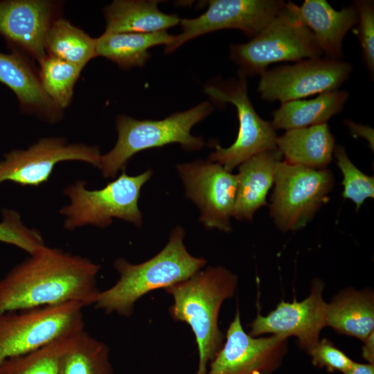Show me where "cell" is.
Masks as SVG:
<instances>
[{
  "label": "cell",
  "mask_w": 374,
  "mask_h": 374,
  "mask_svg": "<svg viewBox=\"0 0 374 374\" xmlns=\"http://www.w3.org/2000/svg\"><path fill=\"white\" fill-rule=\"evenodd\" d=\"M324 283L315 279L310 294L303 300L285 302L282 300L276 308L266 316L258 313L251 323V336L264 334L288 339L297 338L300 348L308 353L319 341L320 332L326 327L327 303L323 292Z\"/></svg>",
  "instance_id": "obj_15"
},
{
  "label": "cell",
  "mask_w": 374,
  "mask_h": 374,
  "mask_svg": "<svg viewBox=\"0 0 374 374\" xmlns=\"http://www.w3.org/2000/svg\"><path fill=\"white\" fill-rule=\"evenodd\" d=\"M83 308L69 302L0 314V363L84 330Z\"/></svg>",
  "instance_id": "obj_7"
},
{
  "label": "cell",
  "mask_w": 374,
  "mask_h": 374,
  "mask_svg": "<svg viewBox=\"0 0 374 374\" xmlns=\"http://www.w3.org/2000/svg\"><path fill=\"white\" fill-rule=\"evenodd\" d=\"M100 149L84 143L67 144L62 137H45L27 150H12L0 161V184L12 181L38 186L47 181L55 166L63 161H82L98 167Z\"/></svg>",
  "instance_id": "obj_14"
},
{
  "label": "cell",
  "mask_w": 374,
  "mask_h": 374,
  "mask_svg": "<svg viewBox=\"0 0 374 374\" xmlns=\"http://www.w3.org/2000/svg\"><path fill=\"white\" fill-rule=\"evenodd\" d=\"M152 175L150 169L136 176H130L123 170L118 178L99 190L87 189L84 181L69 185L64 193L71 204L60 211L66 217L64 228L69 231L85 225L105 228L114 217L140 226L143 223L138 206L140 191Z\"/></svg>",
  "instance_id": "obj_6"
},
{
  "label": "cell",
  "mask_w": 374,
  "mask_h": 374,
  "mask_svg": "<svg viewBox=\"0 0 374 374\" xmlns=\"http://www.w3.org/2000/svg\"><path fill=\"white\" fill-rule=\"evenodd\" d=\"M176 35L166 30L149 33H104L96 39L97 56H103L123 69L143 66L150 57L148 49L157 45L172 44Z\"/></svg>",
  "instance_id": "obj_24"
},
{
  "label": "cell",
  "mask_w": 374,
  "mask_h": 374,
  "mask_svg": "<svg viewBox=\"0 0 374 374\" xmlns=\"http://www.w3.org/2000/svg\"><path fill=\"white\" fill-rule=\"evenodd\" d=\"M213 111L208 102L188 110L175 113L162 120H137L120 114L116 120L118 140L114 147L100 156L98 168L103 176L114 177L124 170L128 160L146 149L179 143L188 151L200 150L204 145L202 136L190 134L192 127Z\"/></svg>",
  "instance_id": "obj_4"
},
{
  "label": "cell",
  "mask_w": 374,
  "mask_h": 374,
  "mask_svg": "<svg viewBox=\"0 0 374 374\" xmlns=\"http://www.w3.org/2000/svg\"><path fill=\"white\" fill-rule=\"evenodd\" d=\"M238 276L222 266L199 270L187 280L165 289L173 297L171 317L187 323L195 335L199 362L195 374H207L208 366L224 342L218 317L223 302L236 290Z\"/></svg>",
  "instance_id": "obj_3"
},
{
  "label": "cell",
  "mask_w": 374,
  "mask_h": 374,
  "mask_svg": "<svg viewBox=\"0 0 374 374\" xmlns=\"http://www.w3.org/2000/svg\"><path fill=\"white\" fill-rule=\"evenodd\" d=\"M74 335L1 362L0 374H60V359Z\"/></svg>",
  "instance_id": "obj_28"
},
{
  "label": "cell",
  "mask_w": 374,
  "mask_h": 374,
  "mask_svg": "<svg viewBox=\"0 0 374 374\" xmlns=\"http://www.w3.org/2000/svg\"><path fill=\"white\" fill-rule=\"evenodd\" d=\"M335 139L327 123L286 130L276 139L285 161L314 169H325L332 159Z\"/></svg>",
  "instance_id": "obj_20"
},
{
  "label": "cell",
  "mask_w": 374,
  "mask_h": 374,
  "mask_svg": "<svg viewBox=\"0 0 374 374\" xmlns=\"http://www.w3.org/2000/svg\"><path fill=\"white\" fill-rule=\"evenodd\" d=\"M204 92L216 103L233 105L239 121L234 143L228 148L216 145L208 161L217 163L231 172L251 157L276 149V130L256 112L248 96L245 75L239 72L238 80L206 85Z\"/></svg>",
  "instance_id": "obj_9"
},
{
  "label": "cell",
  "mask_w": 374,
  "mask_h": 374,
  "mask_svg": "<svg viewBox=\"0 0 374 374\" xmlns=\"http://www.w3.org/2000/svg\"><path fill=\"white\" fill-rule=\"evenodd\" d=\"M334 154L343 175L342 195L354 202L359 210L366 199L374 197V177L359 170L350 160L343 146H335Z\"/></svg>",
  "instance_id": "obj_29"
},
{
  "label": "cell",
  "mask_w": 374,
  "mask_h": 374,
  "mask_svg": "<svg viewBox=\"0 0 374 374\" xmlns=\"http://www.w3.org/2000/svg\"><path fill=\"white\" fill-rule=\"evenodd\" d=\"M353 70L347 62L321 57L281 65L260 75L258 91L262 99L281 104L337 90Z\"/></svg>",
  "instance_id": "obj_10"
},
{
  "label": "cell",
  "mask_w": 374,
  "mask_h": 374,
  "mask_svg": "<svg viewBox=\"0 0 374 374\" xmlns=\"http://www.w3.org/2000/svg\"><path fill=\"white\" fill-rule=\"evenodd\" d=\"M287 338L257 337L242 328L238 307L223 346L208 366L207 374H273L288 351Z\"/></svg>",
  "instance_id": "obj_12"
},
{
  "label": "cell",
  "mask_w": 374,
  "mask_h": 374,
  "mask_svg": "<svg viewBox=\"0 0 374 374\" xmlns=\"http://www.w3.org/2000/svg\"><path fill=\"white\" fill-rule=\"evenodd\" d=\"M176 168L186 197L199 209L198 220L208 229L231 231L230 219L238 186L236 175L208 160L180 163Z\"/></svg>",
  "instance_id": "obj_11"
},
{
  "label": "cell",
  "mask_w": 374,
  "mask_h": 374,
  "mask_svg": "<svg viewBox=\"0 0 374 374\" xmlns=\"http://www.w3.org/2000/svg\"><path fill=\"white\" fill-rule=\"evenodd\" d=\"M198 17L180 19L182 33L165 48L170 53L196 37L222 29L235 28L253 38L278 14L285 2L281 0H211Z\"/></svg>",
  "instance_id": "obj_13"
},
{
  "label": "cell",
  "mask_w": 374,
  "mask_h": 374,
  "mask_svg": "<svg viewBox=\"0 0 374 374\" xmlns=\"http://www.w3.org/2000/svg\"><path fill=\"white\" fill-rule=\"evenodd\" d=\"M343 374H374V364L353 362L351 366Z\"/></svg>",
  "instance_id": "obj_35"
},
{
  "label": "cell",
  "mask_w": 374,
  "mask_h": 374,
  "mask_svg": "<svg viewBox=\"0 0 374 374\" xmlns=\"http://www.w3.org/2000/svg\"><path fill=\"white\" fill-rule=\"evenodd\" d=\"M299 6L289 1L272 21L248 42L230 47L231 58L246 76L261 75L280 62H299L323 54L312 31L299 15Z\"/></svg>",
  "instance_id": "obj_5"
},
{
  "label": "cell",
  "mask_w": 374,
  "mask_h": 374,
  "mask_svg": "<svg viewBox=\"0 0 374 374\" xmlns=\"http://www.w3.org/2000/svg\"><path fill=\"white\" fill-rule=\"evenodd\" d=\"M0 82L14 92L24 113L51 124L62 118L64 110L46 93L38 71L26 55L15 50L10 53L0 52Z\"/></svg>",
  "instance_id": "obj_17"
},
{
  "label": "cell",
  "mask_w": 374,
  "mask_h": 374,
  "mask_svg": "<svg viewBox=\"0 0 374 374\" xmlns=\"http://www.w3.org/2000/svg\"><path fill=\"white\" fill-rule=\"evenodd\" d=\"M362 355L367 363L374 364V331L364 341Z\"/></svg>",
  "instance_id": "obj_34"
},
{
  "label": "cell",
  "mask_w": 374,
  "mask_h": 374,
  "mask_svg": "<svg viewBox=\"0 0 374 374\" xmlns=\"http://www.w3.org/2000/svg\"><path fill=\"white\" fill-rule=\"evenodd\" d=\"M185 231L177 226L170 233L166 246L157 255L140 264H132L117 258L114 267L119 274L117 282L100 291L94 308L107 314L116 313L130 317L136 302L147 293L166 289L188 279L202 269L206 260L192 256L186 249Z\"/></svg>",
  "instance_id": "obj_2"
},
{
  "label": "cell",
  "mask_w": 374,
  "mask_h": 374,
  "mask_svg": "<svg viewBox=\"0 0 374 374\" xmlns=\"http://www.w3.org/2000/svg\"><path fill=\"white\" fill-rule=\"evenodd\" d=\"M100 269L87 258L44 246L0 279V314L69 302L93 305Z\"/></svg>",
  "instance_id": "obj_1"
},
{
  "label": "cell",
  "mask_w": 374,
  "mask_h": 374,
  "mask_svg": "<svg viewBox=\"0 0 374 374\" xmlns=\"http://www.w3.org/2000/svg\"><path fill=\"white\" fill-rule=\"evenodd\" d=\"M282 157L276 148L258 153L239 165L233 213L236 220H252L255 212L267 204V195Z\"/></svg>",
  "instance_id": "obj_18"
},
{
  "label": "cell",
  "mask_w": 374,
  "mask_h": 374,
  "mask_svg": "<svg viewBox=\"0 0 374 374\" xmlns=\"http://www.w3.org/2000/svg\"><path fill=\"white\" fill-rule=\"evenodd\" d=\"M298 11L326 57L342 60L343 39L358 22L355 5L336 10L325 0H305Z\"/></svg>",
  "instance_id": "obj_19"
},
{
  "label": "cell",
  "mask_w": 374,
  "mask_h": 374,
  "mask_svg": "<svg viewBox=\"0 0 374 374\" xmlns=\"http://www.w3.org/2000/svg\"><path fill=\"white\" fill-rule=\"evenodd\" d=\"M60 4L48 0L0 1V35L12 50L39 62L46 55V36L57 19Z\"/></svg>",
  "instance_id": "obj_16"
},
{
  "label": "cell",
  "mask_w": 374,
  "mask_h": 374,
  "mask_svg": "<svg viewBox=\"0 0 374 374\" xmlns=\"http://www.w3.org/2000/svg\"><path fill=\"white\" fill-rule=\"evenodd\" d=\"M334 186L328 169H314L280 161L277 166L269 214L282 231L304 227L327 202Z\"/></svg>",
  "instance_id": "obj_8"
},
{
  "label": "cell",
  "mask_w": 374,
  "mask_h": 374,
  "mask_svg": "<svg viewBox=\"0 0 374 374\" xmlns=\"http://www.w3.org/2000/svg\"><path fill=\"white\" fill-rule=\"evenodd\" d=\"M109 348L85 330L74 335L60 359V374H113Z\"/></svg>",
  "instance_id": "obj_26"
},
{
  "label": "cell",
  "mask_w": 374,
  "mask_h": 374,
  "mask_svg": "<svg viewBox=\"0 0 374 374\" xmlns=\"http://www.w3.org/2000/svg\"><path fill=\"white\" fill-rule=\"evenodd\" d=\"M159 1L115 0L104 8L105 33H149L166 30L178 24L175 14L158 8Z\"/></svg>",
  "instance_id": "obj_21"
},
{
  "label": "cell",
  "mask_w": 374,
  "mask_h": 374,
  "mask_svg": "<svg viewBox=\"0 0 374 374\" xmlns=\"http://www.w3.org/2000/svg\"><path fill=\"white\" fill-rule=\"evenodd\" d=\"M39 64L38 74L44 90L64 110L71 103L75 84L82 69L47 54L39 61Z\"/></svg>",
  "instance_id": "obj_27"
},
{
  "label": "cell",
  "mask_w": 374,
  "mask_h": 374,
  "mask_svg": "<svg viewBox=\"0 0 374 374\" xmlns=\"http://www.w3.org/2000/svg\"><path fill=\"white\" fill-rule=\"evenodd\" d=\"M326 326L364 341L374 331V296L368 290L346 289L327 303Z\"/></svg>",
  "instance_id": "obj_22"
},
{
  "label": "cell",
  "mask_w": 374,
  "mask_h": 374,
  "mask_svg": "<svg viewBox=\"0 0 374 374\" xmlns=\"http://www.w3.org/2000/svg\"><path fill=\"white\" fill-rule=\"evenodd\" d=\"M0 222V242L16 246L30 255L45 246L40 233L26 226L15 211L3 208Z\"/></svg>",
  "instance_id": "obj_30"
},
{
  "label": "cell",
  "mask_w": 374,
  "mask_h": 374,
  "mask_svg": "<svg viewBox=\"0 0 374 374\" xmlns=\"http://www.w3.org/2000/svg\"><path fill=\"white\" fill-rule=\"evenodd\" d=\"M354 5L358 14L357 35L362 57L370 76L374 75V3L370 0H356Z\"/></svg>",
  "instance_id": "obj_31"
},
{
  "label": "cell",
  "mask_w": 374,
  "mask_h": 374,
  "mask_svg": "<svg viewBox=\"0 0 374 374\" xmlns=\"http://www.w3.org/2000/svg\"><path fill=\"white\" fill-rule=\"evenodd\" d=\"M348 97V91L337 89L320 93L310 100L283 103L272 113L271 124L274 130H288L327 123L342 111Z\"/></svg>",
  "instance_id": "obj_23"
},
{
  "label": "cell",
  "mask_w": 374,
  "mask_h": 374,
  "mask_svg": "<svg viewBox=\"0 0 374 374\" xmlns=\"http://www.w3.org/2000/svg\"><path fill=\"white\" fill-rule=\"evenodd\" d=\"M307 353L314 366L325 368L330 373L337 371L344 373L354 362L326 338L319 339Z\"/></svg>",
  "instance_id": "obj_32"
},
{
  "label": "cell",
  "mask_w": 374,
  "mask_h": 374,
  "mask_svg": "<svg viewBox=\"0 0 374 374\" xmlns=\"http://www.w3.org/2000/svg\"><path fill=\"white\" fill-rule=\"evenodd\" d=\"M345 124L347 125L353 134L364 138L368 143L370 147L373 150V130L366 125L357 124L355 122L346 120Z\"/></svg>",
  "instance_id": "obj_33"
},
{
  "label": "cell",
  "mask_w": 374,
  "mask_h": 374,
  "mask_svg": "<svg viewBox=\"0 0 374 374\" xmlns=\"http://www.w3.org/2000/svg\"><path fill=\"white\" fill-rule=\"evenodd\" d=\"M45 50L47 55L82 69L97 56L96 39L62 18L51 24L45 39Z\"/></svg>",
  "instance_id": "obj_25"
}]
</instances>
